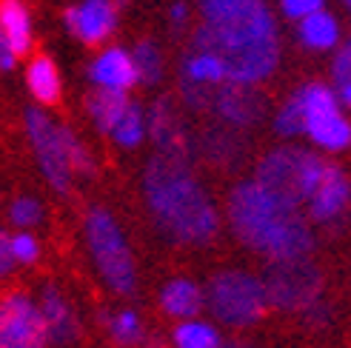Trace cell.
I'll use <instances>...</instances> for the list:
<instances>
[{"label": "cell", "instance_id": "6da1fadb", "mask_svg": "<svg viewBox=\"0 0 351 348\" xmlns=\"http://www.w3.org/2000/svg\"><path fill=\"white\" fill-rule=\"evenodd\" d=\"M203 23L191 46L217 51L229 80L263 83L280 63V38L271 9L263 0H200Z\"/></svg>", "mask_w": 351, "mask_h": 348}, {"label": "cell", "instance_id": "7a4b0ae2", "mask_svg": "<svg viewBox=\"0 0 351 348\" xmlns=\"http://www.w3.org/2000/svg\"><path fill=\"white\" fill-rule=\"evenodd\" d=\"M143 191L160 237L180 246H206L220 232V214L189 160L157 151L146 166Z\"/></svg>", "mask_w": 351, "mask_h": 348}, {"label": "cell", "instance_id": "3957f363", "mask_svg": "<svg viewBox=\"0 0 351 348\" xmlns=\"http://www.w3.org/2000/svg\"><path fill=\"white\" fill-rule=\"evenodd\" d=\"M226 212L243 246L269 260L303 257L314 249L311 225L300 208L271 195L254 177L232 188Z\"/></svg>", "mask_w": 351, "mask_h": 348}, {"label": "cell", "instance_id": "277c9868", "mask_svg": "<svg viewBox=\"0 0 351 348\" xmlns=\"http://www.w3.org/2000/svg\"><path fill=\"white\" fill-rule=\"evenodd\" d=\"M326 166L328 163L320 154H314L308 149L280 146V149H271L257 163L254 180L263 188H269L271 195H277L280 200L300 208V206H308L311 195L317 191L326 174Z\"/></svg>", "mask_w": 351, "mask_h": 348}, {"label": "cell", "instance_id": "5b68a950", "mask_svg": "<svg viewBox=\"0 0 351 348\" xmlns=\"http://www.w3.org/2000/svg\"><path fill=\"white\" fill-rule=\"evenodd\" d=\"M83 234H86L89 254L100 277L106 280V286L114 294H120V297H132L137 288V269L120 223L106 208H89L83 220Z\"/></svg>", "mask_w": 351, "mask_h": 348}, {"label": "cell", "instance_id": "8992f818", "mask_svg": "<svg viewBox=\"0 0 351 348\" xmlns=\"http://www.w3.org/2000/svg\"><path fill=\"white\" fill-rule=\"evenodd\" d=\"M206 306L223 325L249 328L263 320L271 303L263 277H254L240 269H226L208 280Z\"/></svg>", "mask_w": 351, "mask_h": 348}, {"label": "cell", "instance_id": "52a82bcc", "mask_svg": "<svg viewBox=\"0 0 351 348\" xmlns=\"http://www.w3.org/2000/svg\"><path fill=\"white\" fill-rule=\"evenodd\" d=\"M303 109L306 137L323 151H346L351 146V120L343 112V100L335 86L306 83L294 92Z\"/></svg>", "mask_w": 351, "mask_h": 348}, {"label": "cell", "instance_id": "ba28073f", "mask_svg": "<svg viewBox=\"0 0 351 348\" xmlns=\"http://www.w3.org/2000/svg\"><path fill=\"white\" fill-rule=\"evenodd\" d=\"M23 123H26L29 143H32V151L38 158V166L43 171L46 183L58 195H69L72 180H75L72 154H69V126L55 123L43 109H26Z\"/></svg>", "mask_w": 351, "mask_h": 348}, {"label": "cell", "instance_id": "9c48e42d", "mask_svg": "<svg viewBox=\"0 0 351 348\" xmlns=\"http://www.w3.org/2000/svg\"><path fill=\"white\" fill-rule=\"evenodd\" d=\"M263 283L269 291V303L280 311H306L323 294V271L303 257L271 260L263 271Z\"/></svg>", "mask_w": 351, "mask_h": 348}, {"label": "cell", "instance_id": "30bf717a", "mask_svg": "<svg viewBox=\"0 0 351 348\" xmlns=\"http://www.w3.org/2000/svg\"><path fill=\"white\" fill-rule=\"evenodd\" d=\"M49 332L40 314V303L29 294L12 291L0 297V348H46Z\"/></svg>", "mask_w": 351, "mask_h": 348}, {"label": "cell", "instance_id": "8fae6325", "mask_svg": "<svg viewBox=\"0 0 351 348\" xmlns=\"http://www.w3.org/2000/svg\"><path fill=\"white\" fill-rule=\"evenodd\" d=\"M212 109L226 126L249 129V126L260 123L263 114H266V97H263L252 83L226 80L217 86Z\"/></svg>", "mask_w": 351, "mask_h": 348}, {"label": "cell", "instance_id": "7c38bea8", "mask_svg": "<svg viewBox=\"0 0 351 348\" xmlns=\"http://www.w3.org/2000/svg\"><path fill=\"white\" fill-rule=\"evenodd\" d=\"M63 21H66V29L80 43L97 46L112 38V32L117 26V6L114 0H80V3L66 9Z\"/></svg>", "mask_w": 351, "mask_h": 348}, {"label": "cell", "instance_id": "4fadbf2b", "mask_svg": "<svg viewBox=\"0 0 351 348\" xmlns=\"http://www.w3.org/2000/svg\"><path fill=\"white\" fill-rule=\"evenodd\" d=\"M149 137L154 140L157 151L171 154V158L191 160V140L183 126V117L171 97H160L149 112Z\"/></svg>", "mask_w": 351, "mask_h": 348}, {"label": "cell", "instance_id": "5bb4252c", "mask_svg": "<svg viewBox=\"0 0 351 348\" xmlns=\"http://www.w3.org/2000/svg\"><path fill=\"white\" fill-rule=\"evenodd\" d=\"M351 206V177L335 163L326 166L317 191L308 200V217L314 223H335Z\"/></svg>", "mask_w": 351, "mask_h": 348}, {"label": "cell", "instance_id": "9a60e30c", "mask_svg": "<svg viewBox=\"0 0 351 348\" xmlns=\"http://www.w3.org/2000/svg\"><path fill=\"white\" fill-rule=\"evenodd\" d=\"M89 80L100 89H114V92H129L140 83L134 55L120 46L103 49L89 66Z\"/></svg>", "mask_w": 351, "mask_h": 348}, {"label": "cell", "instance_id": "2e32d148", "mask_svg": "<svg viewBox=\"0 0 351 348\" xmlns=\"http://www.w3.org/2000/svg\"><path fill=\"white\" fill-rule=\"evenodd\" d=\"M40 314L46 323V332H49V343L51 345H69L77 340V314H75V306L69 303V297L58 288V286H43L40 291Z\"/></svg>", "mask_w": 351, "mask_h": 348}, {"label": "cell", "instance_id": "e0dca14e", "mask_svg": "<svg viewBox=\"0 0 351 348\" xmlns=\"http://www.w3.org/2000/svg\"><path fill=\"white\" fill-rule=\"evenodd\" d=\"M203 303H206L203 288L195 280H189V277H174L160 288V308L174 320L197 317Z\"/></svg>", "mask_w": 351, "mask_h": 348}, {"label": "cell", "instance_id": "ac0fdd59", "mask_svg": "<svg viewBox=\"0 0 351 348\" xmlns=\"http://www.w3.org/2000/svg\"><path fill=\"white\" fill-rule=\"evenodd\" d=\"M340 21L331 12L320 9L303 21H297V40L308 51H331L340 49Z\"/></svg>", "mask_w": 351, "mask_h": 348}, {"label": "cell", "instance_id": "d6986e66", "mask_svg": "<svg viewBox=\"0 0 351 348\" xmlns=\"http://www.w3.org/2000/svg\"><path fill=\"white\" fill-rule=\"evenodd\" d=\"M26 86L32 97L43 103V106H55L60 100V92H63V83H60V72L55 60L49 55H34L26 66Z\"/></svg>", "mask_w": 351, "mask_h": 348}, {"label": "cell", "instance_id": "ffe728a7", "mask_svg": "<svg viewBox=\"0 0 351 348\" xmlns=\"http://www.w3.org/2000/svg\"><path fill=\"white\" fill-rule=\"evenodd\" d=\"M132 106V100L126 97V92H114V89H97L86 97V109H89L92 123L103 132V134H112L114 126L120 123V117L126 114V109Z\"/></svg>", "mask_w": 351, "mask_h": 348}, {"label": "cell", "instance_id": "44dd1931", "mask_svg": "<svg viewBox=\"0 0 351 348\" xmlns=\"http://www.w3.org/2000/svg\"><path fill=\"white\" fill-rule=\"evenodd\" d=\"M180 80L203 83V86H220V83L229 80V72H226V63L217 51L191 46V51L180 63Z\"/></svg>", "mask_w": 351, "mask_h": 348}, {"label": "cell", "instance_id": "7402d4cb", "mask_svg": "<svg viewBox=\"0 0 351 348\" xmlns=\"http://www.w3.org/2000/svg\"><path fill=\"white\" fill-rule=\"evenodd\" d=\"M0 29L6 32L17 55H29L34 29H32V14L23 0H0Z\"/></svg>", "mask_w": 351, "mask_h": 348}, {"label": "cell", "instance_id": "603a6c76", "mask_svg": "<svg viewBox=\"0 0 351 348\" xmlns=\"http://www.w3.org/2000/svg\"><path fill=\"white\" fill-rule=\"evenodd\" d=\"M171 340H174V348H220L223 345L217 328L200 317L178 320Z\"/></svg>", "mask_w": 351, "mask_h": 348}, {"label": "cell", "instance_id": "cb8c5ba5", "mask_svg": "<svg viewBox=\"0 0 351 348\" xmlns=\"http://www.w3.org/2000/svg\"><path fill=\"white\" fill-rule=\"evenodd\" d=\"M100 320H103V325H106L109 337L123 348H132V345H137L140 340H143V320H140L137 311H132V308L109 311V314H103Z\"/></svg>", "mask_w": 351, "mask_h": 348}, {"label": "cell", "instance_id": "d4e9b609", "mask_svg": "<svg viewBox=\"0 0 351 348\" xmlns=\"http://www.w3.org/2000/svg\"><path fill=\"white\" fill-rule=\"evenodd\" d=\"M146 134H149V112H143L137 103H132L109 137L120 149H137L146 140Z\"/></svg>", "mask_w": 351, "mask_h": 348}, {"label": "cell", "instance_id": "484cf974", "mask_svg": "<svg viewBox=\"0 0 351 348\" xmlns=\"http://www.w3.org/2000/svg\"><path fill=\"white\" fill-rule=\"evenodd\" d=\"M134 63H137V75H140V83L146 86H154L160 83L163 77V51L154 40H140L134 46Z\"/></svg>", "mask_w": 351, "mask_h": 348}, {"label": "cell", "instance_id": "4316f807", "mask_svg": "<svg viewBox=\"0 0 351 348\" xmlns=\"http://www.w3.org/2000/svg\"><path fill=\"white\" fill-rule=\"evenodd\" d=\"M203 151L208 154L212 160H234L240 154V140L234 134V126H226V129H215L203 137Z\"/></svg>", "mask_w": 351, "mask_h": 348}, {"label": "cell", "instance_id": "83f0119b", "mask_svg": "<svg viewBox=\"0 0 351 348\" xmlns=\"http://www.w3.org/2000/svg\"><path fill=\"white\" fill-rule=\"evenodd\" d=\"M331 86L337 89L343 106L351 109V38L337 49L335 63H331Z\"/></svg>", "mask_w": 351, "mask_h": 348}, {"label": "cell", "instance_id": "f1b7e54d", "mask_svg": "<svg viewBox=\"0 0 351 348\" xmlns=\"http://www.w3.org/2000/svg\"><path fill=\"white\" fill-rule=\"evenodd\" d=\"M274 132L280 137H300V134H306L303 109H300V103H297L294 95L277 109V114H274Z\"/></svg>", "mask_w": 351, "mask_h": 348}, {"label": "cell", "instance_id": "f546056e", "mask_svg": "<svg viewBox=\"0 0 351 348\" xmlns=\"http://www.w3.org/2000/svg\"><path fill=\"white\" fill-rule=\"evenodd\" d=\"M9 220L17 225V229H32L43 220V206L38 197L23 195V197H14L9 206Z\"/></svg>", "mask_w": 351, "mask_h": 348}, {"label": "cell", "instance_id": "4dcf8cb0", "mask_svg": "<svg viewBox=\"0 0 351 348\" xmlns=\"http://www.w3.org/2000/svg\"><path fill=\"white\" fill-rule=\"evenodd\" d=\"M12 254L17 260V266H34L40 257V243L29 229H21L17 234H12Z\"/></svg>", "mask_w": 351, "mask_h": 348}, {"label": "cell", "instance_id": "1f68e13d", "mask_svg": "<svg viewBox=\"0 0 351 348\" xmlns=\"http://www.w3.org/2000/svg\"><path fill=\"white\" fill-rule=\"evenodd\" d=\"M69 154H72L75 174H83V177L95 174V158H92V151L83 146V140H80V137L72 129H69Z\"/></svg>", "mask_w": 351, "mask_h": 348}, {"label": "cell", "instance_id": "d6a6232c", "mask_svg": "<svg viewBox=\"0 0 351 348\" xmlns=\"http://www.w3.org/2000/svg\"><path fill=\"white\" fill-rule=\"evenodd\" d=\"M323 6H326V0H280V12L289 21H303V17L320 12Z\"/></svg>", "mask_w": 351, "mask_h": 348}, {"label": "cell", "instance_id": "836d02e7", "mask_svg": "<svg viewBox=\"0 0 351 348\" xmlns=\"http://www.w3.org/2000/svg\"><path fill=\"white\" fill-rule=\"evenodd\" d=\"M17 266V260L12 254V234L0 229V277H9V271Z\"/></svg>", "mask_w": 351, "mask_h": 348}, {"label": "cell", "instance_id": "e575fe53", "mask_svg": "<svg viewBox=\"0 0 351 348\" xmlns=\"http://www.w3.org/2000/svg\"><path fill=\"white\" fill-rule=\"evenodd\" d=\"M17 51H14V46H12V40L6 38V32L0 29V72H12L14 69V63H17Z\"/></svg>", "mask_w": 351, "mask_h": 348}, {"label": "cell", "instance_id": "d590c367", "mask_svg": "<svg viewBox=\"0 0 351 348\" xmlns=\"http://www.w3.org/2000/svg\"><path fill=\"white\" fill-rule=\"evenodd\" d=\"M169 21H171L174 29L186 26V21H189V6H186V3H171V9H169Z\"/></svg>", "mask_w": 351, "mask_h": 348}, {"label": "cell", "instance_id": "8d00e7d4", "mask_svg": "<svg viewBox=\"0 0 351 348\" xmlns=\"http://www.w3.org/2000/svg\"><path fill=\"white\" fill-rule=\"evenodd\" d=\"M220 348H257V345H252V343H226Z\"/></svg>", "mask_w": 351, "mask_h": 348}, {"label": "cell", "instance_id": "74e56055", "mask_svg": "<svg viewBox=\"0 0 351 348\" xmlns=\"http://www.w3.org/2000/svg\"><path fill=\"white\" fill-rule=\"evenodd\" d=\"M343 3H346V9H348V12H351V0H343Z\"/></svg>", "mask_w": 351, "mask_h": 348}]
</instances>
